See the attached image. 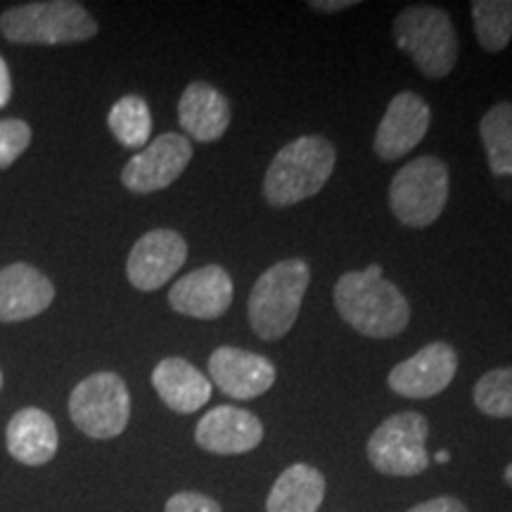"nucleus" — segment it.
Segmentation results:
<instances>
[{
  "mask_svg": "<svg viewBox=\"0 0 512 512\" xmlns=\"http://www.w3.org/2000/svg\"><path fill=\"white\" fill-rule=\"evenodd\" d=\"M178 121L197 143H214L230 126V102L211 83L195 81L185 88L178 102Z\"/></svg>",
  "mask_w": 512,
  "mask_h": 512,
  "instance_id": "obj_17",
  "label": "nucleus"
},
{
  "mask_svg": "<svg viewBox=\"0 0 512 512\" xmlns=\"http://www.w3.org/2000/svg\"><path fill=\"white\" fill-rule=\"evenodd\" d=\"M335 145L323 136H302L287 143L264 176V197L275 209L318 195L335 171Z\"/></svg>",
  "mask_w": 512,
  "mask_h": 512,
  "instance_id": "obj_2",
  "label": "nucleus"
},
{
  "mask_svg": "<svg viewBox=\"0 0 512 512\" xmlns=\"http://www.w3.org/2000/svg\"><path fill=\"white\" fill-rule=\"evenodd\" d=\"M427 425L425 415L406 411L387 418L368 439L366 453L370 465L389 477H415L430 467L427 456Z\"/></svg>",
  "mask_w": 512,
  "mask_h": 512,
  "instance_id": "obj_8",
  "label": "nucleus"
},
{
  "mask_svg": "<svg viewBox=\"0 0 512 512\" xmlns=\"http://www.w3.org/2000/svg\"><path fill=\"white\" fill-rule=\"evenodd\" d=\"M366 275H370V278H382V266L380 264H373V266H368L366 271H363Z\"/></svg>",
  "mask_w": 512,
  "mask_h": 512,
  "instance_id": "obj_30",
  "label": "nucleus"
},
{
  "mask_svg": "<svg viewBox=\"0 0 512 512\" xmlns=\"http://www.w3.org/2000/svg\"><path fill=\"white\" fill-rule=\"evenodd\" d=\"M323 472L306 463H294L275 479L266 512H318L325 501Z\"/></svg>",
  "mask_w": 512,
  "mask_h": 512,
  "instance_id": "obj_20",
  "label": "nucleus"
},
{
  "mask_svg": "<svg viewBox=\"0 0 512 512\" xmlns=\"http://www.w3.org/2000/svg\"><path fill=\"white\" fill-rule=\"evenodd\" d=\"M434 458H437V463H448V458H451V456H448L446 451H439Z\"/></svg>",
  "mask_w": 512,
  "mask_h": 512,
  "instance_id": "obj_32",
  "label": "nucleus"
},
{
  "mask_svg": "<svg viewBox=\"0 0 512 512\" xmlns=\"http://www.w3.org/2000/svg\"><path fill=\"white\" fill-rule=\"evenodd\" d=\"M12 95V79H10V69L8 64H5L3 57H0V110H3L5 105H8Z\"/></svg>",
  "mask_w": 512,
  "mask_h": 512,
  "instance_id": "obj_28",
  "label": "nucleus"
},
{
  "mask_svg": "<svg viewBox=\"0 0 512 512\" xmlns=\"http://www.w3.org/2000/svg\"><path fill=\"white\" fill-rule=\"evenodd\" d=\"M0 31L12 43H79L98 34V24L91 12L72 0H50V3H24L0 15Z\"/></svg>",
  "mask_w": 512,
  "mask_h": 512,
  "instance_id": "obj_5",
  "label": "nucleus"
},
{
  "mask_svg": "<svg viewBox=\"0 0 512 512\" xmlns=\"http://www.w3.org/2000/svg\"><path fill=\"white\" fill-rule=\"evenodd\" d=\"M164 512H223L214 498L200 494V491H178L166 501Z\"/></svg>",
  "mask_w": 512,
  "mask_h": 512,
  "instance_id": "obj_26",
  "label": "nucleus"
},
{
  "mask_svg": "<svg viewBox=\"0 0 512 512\" xmlns=\"http://www.w3.org/2000/svg\"><path fill=\"white\" fill-rule=\"evenodd\" d=\"M472 399L489 418H512V366L494 368L479 377Z\"/></svg>",
  "mask_w": 512,
  "mask_h": 512,
  "instance_id": "obj_24",
  "label": "nucleus"
},
{
  "mask_svg": "<svg viewBox=\"0 0 512 512\" xmlns=\"http://www.w3.org/2000/svg\"><path fill=\"white\" fill-rule=\"evenodd\" d=\"M394 38L427 79H444L458 62V34L446 10L411 5L394 19Z\"/></svg>",
  "mask_w": 512,
  "mask_h": 512,
  "instance_id": "obj_4",
  "label": "nucleus"
},
{
  "mask_svg": "<svg viewBox=\"0 0 512 512\" xmlns=\"http://www.w3.org/2000/svg\"><path fill=\"white\" fill-rule=\"evenodd\" d=\"M448 202V169L439 157L425 155L403 164L389 185V207L403 226L427 228Z\"/></svg>",
  "mask_w": 512,
  "mask_h": 512,
  "instance_id": "obj_6",
  "label": "nucleus"
},
{
  "mask_svg": "<svg viewBox=\"0 0 512 512\" xmlns=\"http://www.w3.org/2000/svg\"><path fill=\"white\" fill-rule=\"evenodd\" d=\"M5 441H8L10 456L17 463L38 467L55 458L57 446H60V434H57L55 420L46 411L22 408L8 422Z\"/></svg>",
  "mask_w": 512,
  "mask_h": 512,
  "instance_id": "obj_18",
  "label": "nucleus"
},
{
  "mask_svg": "<svg viewBox=\"0 0 512 512\" xmlns=\"http://www.w3.org/2000/svg\"><path fill=\"white\" fill-rule=\"evenodd\" d=\"M489 169L496 178H512V102H498L479 124Z\"/></svg>",
  "mask_w": 512,
  "mask_h": 512,
  "instance_id": "obj_21",
  "label": "nucleus"
},
{
  "mask_svg": "<svg viewBox=\"0 0 512 512\" xmlns=\"http://www.w3.org/2000/svg\"><path fill=\"white\" fill-rule=\"evenodd\" d=\"M311 268L304 259H283L259 275L247 302V318L256 337L275 342L297 323Z\"/></svg>",
  "mask_w": 512,
  "mask_h": 512,
  "instance_id": "obj_3",
  "label": "nucleus"
},
{
  "mask_svg": "<svg viewBox=\"0 0 512 512\" xmlns=\"http://www.w3.org/2000/svg\"><path fill=\"white\" fill-rule=\"evenodd\" d=\"M264 439V425L245 408L216 406L197 422L195 441L216 456H242L254 451Z\"/></svg>",
  "mask_w": 512,
  "mask_h": 512,
  "instance_id": "obj_15",
  "label": "nucleus"
},
{
  "mask_svg": "<svg viewBox=\"0 0 512 512\" xmlns=\"http://www.w3.org/2000/svg\"><path fill=\"white\" fill-rule=\"evenodd\" d=\"M430 105L418 93L403 91L389 102L375 133V155L382 162H396L415 150L430 128Z\"/></svg>",
  "mask_w": 512,
  "mask_h": 512,
  "instance_id": "obj_12",
  "label": "nucleus"
},
{
  "mask_svg": "<svg viewBox=\"0 0 512 512\" xmlns=\"http://www.w3.org/2000/svg\"><path fill=\"white\" fill-rule=\"evenodd\" d=\"M458 373V354L451 344L432 342L418 354L394 366L387 382L389 389L406 399H432L444 392Z\"/></svg>",
  "mask_w": 512,
  "mask_h": 512,
  "instance_id": "obj_11",
  "label": "nucleus"
},
{
  "mask_svg": "<svg viewBox=\"0 0 512 512\" xmlns=\"http://www.w3.org/2000/svg\"><path fill=\"white\" fill-rule=\"evenodd\" d=\"M335 306L351 328L373 339L396 337L411 320V306L399 287L363 271L344 273L337 280Z\"/></svg>",
  "mask_w": 512,
  "mask_h": 512,
  "instance_id": "obj_1",
  "label": "nucleus"
},
{
  "mask_svg": "<svg viewBox=\"0 0 512 512\" xmlns=\"http://www.w3.org/2000/svg\"><path fill=\"white\" fill-rule=\"evenodd\" d=\"M107 124H110L112 136L124 147L138 150V147L150 143L152 114L140 95H126V98L114 102Z\"/></svg>",
  "mask_w": 512,
  "mask_h": 512,
  "instance_id": "obj_22",
  "label": "nucleus"
},
{
  "mask_svg": "<svg viewBox=\"0 0 512 512\" xmlns=\"http://www.w3.org/2000/svg\"><path fill=\"white\" fill-rule=\"evenodd\" d=\"M233 297L235 287L230 273L219 264H209L176 280L169 292V304L183 316L214 320L230 309Z\"/></svg>",
  "mask_w": 512,
  "mask_h": 512,
  "instance_id": "obj_13",
  "label": "nucleus"
},
{
  "mask_svg": "<svg viewBox=\"0 0 512 512\" xmlns=\"http://www.w3.org/2000/svg\"><path fill=\"white\" fill-rule=\"evenodd\" d=\"M152 387L157 389L166 408L183 415L200 411L211 399L209 377L178 356L157 363V368L152 370Z\"/></svg>",
  "mask_w": 512,
  "mask_h": 512,
  "instance_id": "obj_19",
  "label": "nucleus"
},
{
  "mask_svg": "<svg viewBox=\"0 0 512 512\" xmlns=\"http://www.w3.org/2000/svg\"><path fill=\"white\" fill-rule=\"evenodd\" d=\"M192 159L190 140L181 133H162L147 143L121 171V183L136 195L169 188Z\"/></svg>",
  "mask_w": 512,
  "mask_h": 512,
  "instance_id": "obj_9",
  "label": "nucleus"
},
{
  "mask_svg": "<svg viewBox=\"0 0 512 512\" xmlns=\"http://www.w3.org/2000/svg\"><path fill=\"white\" fill-rule=\"evenodd\" d=\"M358 5L356 0H313L311 8L318 12H339V10H347Z\"/></svg>",
  "mask_w": 512,
  "mask_h": 512,
  "instance_id": "obj_29",
  "label": "nucleus"
},
{
  "mask_svg": "<svg viewBox=\"0 0 512 512\" xmlns=\"http://www.w3.org/2000/svg\"><path fill=\"white\" fill-rule=\"evenodd\" d=\"M55 287L29 264H10L0 271V323L38 316L53 304Z\"/></svg>",
  "mask_w": 512,
  "mask_h": 512,
  "instance_id": "obj_16",
  "label": "nucleus"
},
{
  "mask_svg": "<svg viewBox=\"0 0 512 512\" xmlns=\"http://www.w3.org/2000/svg\"><path fill=\"white\" fill-rule=\"evenodd\" d=\"M408 512H467V508L465 503L458 501V498L439 496V498H432V501L415 505V508H411Z\"/></svg>",
  "mask_w": 512,
  "mask_h": 512,
  "instance_id": "obj_27",
  "label": "nucleus"
},
{
  "mask_svg": "<svg viewBox=\"0 0 512 512\" xmlns=\"http://www.w3.org/2000/svg\"><path fill=\"white\" fill-rule=\"evenodd\" d=\"M503 479H505V484L508 486H512V463L505 467V472H503Z\"/></svg>",
  "mask_w": 512,
  "mask_h": 512,
  "instance_id": "obj_31",
  "label": "nucleus"
},
{
  "mask_svg": "<svg viewBox=\"0 0 512 512\" xmlns=\"http://www.w3.org/2000/svg\"><path fill=\"white\" fill-rule=\"evenodd\" d=\"M185 259H188V242L176 230H150L128 254V283L140 292H155L181 271Z\"/></svg>",
  "mask_w": 512,
  "mask_h": 512,
  "instance_id": "obj_10",
  "label": "nucleus"
},
{
  "mask_svg": "<svg viewBox=\"0 0 512 512\" xmlns=\"http://www.w3.org/2000/svg\"><path fill=\"white\" fill-rule=\"evenodd\" d=\"M209 375L226 396L249 401L275 384V366L266 356L238 347H219L209 356Z\"/></svg>",
  "mask_w": 512,
  "mask_h": 512,
  "instance_id": "obj_14",
  "label": "nucleus"
},
{
  "mask_svg": "<svg viewBox=\"0 0 512 512\" xmlns=\"http://www.w3.org/2000/svg\"><path fill=\"white\" fill-rule=\"evenodd\" d=\"M69 418L91 439H114L131 420V394L117 373H93L69 396Z\"/></svg>",
  "mask_w": 512,
  "mask_h": 512,
  "instance_id": "obj_7",
  "label": "nucleus"
},
{
  "mask_svg": "<svg viewBox=\"0 0 512 512\" xmlns=\"http://www.w3.org/2000/svg\"><path fill=\"white\" fill-rule=\"evenodd\" d=\"M0 387H3V375H0Z\"/></svg>",
  "mask_w": 512,
  "mask_h": 512,
  "instance_id": "obj_33",
  "label": "nucleus"
},
{
  "mask_svg": "<svg viewBox=\"0 0 512 512\" xmlns=\"http://www.w3.org/2000/svg\"><path fill=\"white\" fill-rule=\"evenodd\" d=\"M31 143V128L22 119L0 121V169H8Z\"/></svg>",
  "mask_w": 512,
  "mask_h": 512,
  "instance_id": "obj_25",
  "label": "nucleus"
},
{
  "mask_svg": "<svg viewBox=\"0 0 512 512\" xmlns=\"http://www.w3.org/2000/svg\"><path fill=\"white\" fill-rule=\"evenodd\" d=\"M479 46L501 53L512 41V0H475L470 5Z\"/></svg>",
  "mask_w": 512,
  "mask_h": 512,
  "instance_id": "obj_23",
  "label": "nucleus"
}]
</instances>
